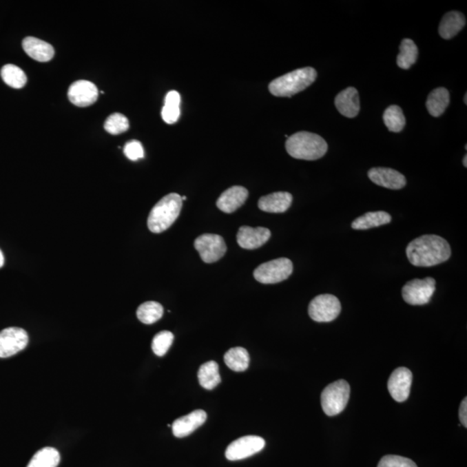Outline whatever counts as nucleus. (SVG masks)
<instances>
[{
	"label": "nucleus",
	"instance_id": "nucleus-1",
	"mask_svg": "<svg viewBox=\"0 0 467 467\" xmlns=\"http://www.w3.org/2000/svg\"><path fill=\"white\" fill-rule=\"evenodd\" d=\"M406 253L412 265L430 267L446 262L451 257L452 250L442 236L424 235L409 242Z\"/></svg>",
	"mask_w": 467,
	"mask_h": 467
},
{
	"label": "nucleus",
	"instance_id": "nucleus-2",
	"mask_svg": "<svg viewBox=\"0 0 467 467\" xmlns=\"http://www.w3.org/2000/svg\"><path fill=\"white\" fill-rule=\"evenodd\" d=\"M286 149L291 157L297 160H317L326 155L328 145L320 135L299 132L287 138Z\"/></svg>",
	"mask_w": 467,
	"mask_h": 467
},
{
	"label": "nucleus",
	"instance_id": "nucleus-3",
	"mask_svg": "<svg viewBox=\"0 0 467 467\" xmlns=\"http://www.w3.org/2000/svg\"><path fill=\"white\" fill-rule=\"evenodd\" d=\"M182 206V198L178 193L165 196L155 205L149 214V230L152 233L160 234L170 228L180 215Z\"/></svg>",
	"mask_w": 467,
	"mask_h": 467
},
{
	"label": "nucleus",
	"instance_id": "nucleus-4",
	"mask_svg": "<svg viewBox=\"0 0 467 467\" xmlns=\"http://www.w3.org/2000/svg\"><path fill=\"white\" fill-rule=\"evenodd\" d=\"M317 71L307 67L276 78L269 84V91L277 97H291L301 92L315 82Z\"/></svg>",
	"mask_w": 467,
	"mask_h": 467
},
{
	"label": "nucleus",
	"instance_id": "nucleus-5",
	"mask_svg": "<svg viewBox=\"0 0 467 467\" xmlns=\"http://www.w3.org/2000/svg\"><path fill=\"white\" fill-rule=\"evenodd\" d=\"M350 384L344 380L333 382L321 394V405L328 416L340 415L344 411L350 399Z\"/></svg>",
	"mask_w": 467,
	"mask_h": 467
},
{
	"label": "nucleus",
	"instance_id": "nucleus-6",
	"mask_svg": "<svg viewBox=\"0 0 467 467\" xmlns=\"http://www.w3.org/2000/svg\"><path fill=\"white\" fill-rule=\"evenodd\" d=\"M293 270V262L289 259L279 258L260 265L253 272V277L260 283L276 284L289 279Z\"/></svg>",
	"mask_w": 467,
	"mask_h": 467
},
{
	"label": "nucleus",
	"instance_id": "nucleus-7",
	"mask_svg": "<svg viewBox=\"0 0 467 467\" xmlns=\"http://www.w3.org/2000/svg\"><path fill=\"white\" fill-rule=\"evenodd\" d=\"M340 313V301L331 294L318 295L311 301L308 307L311 319L319 323L331 322L337 319Z\"/></svg>",
	"mask_w": 467,
	"mask_h": 467
},
{
	"label": "nucleus",
	"instance_id": "nucleus-8",
	"mask_svg": "<svg viewBox=\"0 0 467 467\" xmlns=\"http://www.w3.org/2000/svg\"><path fill=\"white\" fill-rule=\"evenodd\" d=\"M436 289V282L431 277L423 280H409L402 287V295L406 303L412 306H422L431 300Z\"/></svg>",
	"mask_w": 467,
	"mask_h": 467
},
{
	"label": "nucleus",
	"instance_id": "nucleus-9",
	"mask_svg": "<svg viewBox=\"0 0 467 467\" xmlns=\"http://www.w3.org/2000/svg\"><path fill=\"white\" fill-rule=\"evenodd\" d=\"M195 249L205 263L218 262L225 255L227 246L221 236L205 234L195 240Z\"/></svg>",
	"mask_w": 467,
	"mask_h": 467
},
{
	"label": "nucleus",
	"instance_id": "nucleus-10",
	"mask_svg": "<svg viewBox=\"0 0 467 467\" xmlns=\"http://www.w3.org/2000/svg\"><path fill=\"white\" fill-rule=\"evenodd\" d=\"M28 334L22 328L10 327L0 331V357L14 356L27 346Z\"/></svg>",
	"mask_w": 467,
	"mask_h": 467
},
{
	"label": "nucleus",
	"instance_id": "nucleus-11",
	"mask_svg": "<svg viewBox=\"0 0 467 467\" xmlns=\"http://www.w3.org/2000/svg\"><path fill=\"white\" fill-rule=\"evenodd\" d=\"M265 441L260 436L247 435L230 443L225 452L226 458L231 461L249 458L262 451Z\"/></svg>",
	"mask_w": 467,
	"mask_h": 467
},
{
	"label": "nucleus",
	"instance_id": "nucleus-12",
	"mask_svg": "<svg viewBox=\"0 0 467 467\" xmlns=\"http://www.w3.org/2000/svg\"><path fill=\"white\" fill-rule=\"evenodd\" d=\"M413 374L407 368L397 369L391 374L388 382V389L392 398L398 402H404L411 394Z\"/></svg>",
	"mask_w": 467,
	"mask_h": 467
},
{
	"label": "nucleus",
	"instance_id": "nucleus-13",
	"mask_svg": "<svg viewBox=\"0 0 467 467\" xmlns=\"http://www.w3.org/2000/svg\"><path fill=\"white\" fill-rule=\"evenodd\" d=\"M99 91L93 83L80 80L74 83L68 91V97L71 103L77 107H85L93 105L98 99Z\"/></svg>",
	"mask_w": 467,
	"mask_h": 467
},
{
	"label": "nucleus",
	"instance_id": "nucleus-14",
	"mask_svg": "<svg viewBox=\"0 0 467 467\" xmlns=\"http://www.w3.org/2000/svg\"><path fill=\"white\" fill-rule=\"evenodd\" d=\"M271 238V231L263 227L251 228L242 226L239 229L236 239L240 247L245 249H256L263 246Z\"/></svg>",
	"mask_w": 467,
	"mask_h": 467
},
{
	"label": "nucleus",
	"instance_id": "nucleus-15",
	"mask_svg": "<svg viewBox=\"0 0 467 467\" xmlns=\"http://www.w3.org/2000/svg\"><path fill=\"white\" fill-rule=\"evenodd\" d=\"M368 176L374 184L391 189H401L407 184L404 175L391 168H372Z\"/></svg>",
	"mask_w": 467,
	"mask_h": 467
},
{
	"label": "nucleus",
	"instance_id": "nucleus-16",
	"mask_svg": "<svg viewBox=\"0 0 467 467\" xmlns=\"http://www.w3.org/2000/svg\"><path fill=\"white\" fill-rule=\"evenodd\" d=\"M207 419V414L201 409L189 413V415L183 416L176 419L172 423V433L175 437H186L201 426Z\"/></svg>",
	"mask_w": 467,
	"mask_h": 467
},
{
	"label": "nucleus",
	"instance_id": "nucleus-17",
	"mask_svg": "<svg viewBox=\"0 0 467 467\" xmlns=\"http://www.w3.org/2000/svg\"><path fill=\"white\" fill-rule=\"evenodd\" d=\"M249 197V191L242 186L236 185L226 189L220 196L216 206L225 213H233L242 207Z\"/></svg>",
	"mask_w": 467,
	"mask_h": 467
},
{
	"label": "nucleus",
	"instance_id": "nucleus-18",
	"mask_svg": "<svg viewBox=\"0 0 467 467\" xmlns=\"http://www.w3.org/2000/svg\"><path fill=\"white\" fill-rule=\"evenodd\" d=\"M335 106L342 115L347 118L356 117L360 111V100L358 91L349 87L341 91L335 98Z\"/></svg>",
	"mask_w": 467,
	"mask_h": 467
},
{
	"label": "nucleus",
	"instance_id": "nucleus-19",
	"mask_svg": "<svg viewBox=\"0 0 467 467\" xmlns=\"http://www.w3.org/2000/svg\"><path fill=\"white\" fill-rule=\"evenodd\" d=\"M23 49L32 59L41 63L49 62L55 55V50L52 45L33 37H25L23 40Z\"/></svg>",
	"mask_w": 467,
	"mask_h": 467
},
{
	"label": "nucleus",
	"instance_id": "nucleus-20",
	"mask_svg": "<svg viewBox=\"0 0 467 467\" xmlns=\"http://www.w3.org/2000/svg\"><path fill=\"white\" fill-rule=\"evenodd\" d=\"M293 196L289 192L279 191L264 196L260 198L258 207L260 211L269 213H284L290 208Z\"/></svg>",
	"mask_w": 467,
	"mask_h": 467
},
{
	"label": "nucleus",
	"instance_id": "nucleus-21",
	"mask_svg": "<svg viewBox=\"0 0 467 467\" xmlns=\"http://www.w3.org/2000/svg\"><path fill=\"white\" fill-rule=\"evenodd\" d=\"M466 25V18L461 12L453 11L443 17L439 26V35L446 40L453 39Z\"/></svg>",
	"mask_w": 467,
	"mask_h": 467
},
{
	"label": "nucleus",
	"instance_id": "nucleus-22",
	"mask_svg": "<svg viewBox=\"0 0 467 467\" xmlns=\"http://www.w3.org/2000/svg\"><path fill=\"white\" fill-rule=\"evenodd\" d=\"M450 103L449 91L445 87H438L428 94L426 100V110L434 117L441 116Z\"/></svg>",
	"mask_w": 467,
	"mask_h": 467
},
{
	"label": "nucleus",
	"instance_id": "nucleus-23",
	"mask_svg": "<svg viewBox=\"0 0 467 467\" xmlns=\"http://www.w3.org/2000/svg\"><path fill=\"white\" fill-rule=\"evenodd\" d=\"M392 220L391 216L385 211L368 212L360 218H357L353 223L351 227L353 229L364 230L375 227L388 225Z\"/></svg>",
	"mask_w": 467,
	"mask_h": 467
},
{
	"label": "nucleus",
	"instance_id": "nucleus-24",
	"mask_svg": "<svg viewBox=\"0 0 467 467\" xmlns=\"http://www.w3.org/2000/svg\"><path fill=\"white\" fill-rule=\"evenodd\" d=\"M198 377L199 384L203 388L209 389V391L215 388L221 382L218 364L215 361H209L201 365L198 370Z\"/></svg>",
	"mask_w": 467,
	"mask_h": 467
},
{
	"label": "nucleus",
	"instance_id": "nucleus-25",
	"mask_svg": "<svg viewBox=\"0 0 467 467\" xmlns=\"http://www.w3.org/2000/svg\"><path fill=\"white\" fill-rule=\"evenodd\" d=\"M225 363L233 371H245L249 365L248 351L242 347L230 349L225 355Z\"/></svg>",
	"mask_w": 467,
	"mask_h": 467
},
{
	"label": "nucleus",
	"instance_id": "nucleus-26",
	"mask_svg": "<svg viewBox=\"0 0 467 467\" xmlns=\"http://www.w3.org/2000/svg\"><path fill=\"white\" fill-rule=\"evenodd\" d=\"M181 97L177 91H170L165 96V106L162 110V118L167 124L177 123L180 116Z\"/></svg>",
	"mask_w": 467,
	"mask_h": 467
},
{
	"label": "nucleus",
	"instance_id": "nucleus-27",
	"mask_svg": "<svg viewBox=\"0 0 467 467\" xmlns=\"http://www.w3.org/2000/svg\"><path fill=\"white\" fill-rule=\"evenodd\" d=\"M164 308L155 301H147L141 304L137 310V317L141 322L152 324L160 320L163 316Z\"/></svg>",
	"mask_w": 467,
	"mask_h": 467
},
{
	"label": "nucleus",
	"instance_id": "nucleus-28",
	"mask_svg": "<svg viewBox=\"0 0 467 467\" xmlns=\"http://www.w3.org/2000/svg\"><path fill=\"white\" fill-rule=\"evenodd\" d=\"M418 57V48L413 40L405 39L400 45V53L397 56L398 67L402 70H408L416 63Z\"/></svg>",
	"mask_w": 467,
	"mask_h": 467
},
{
	"label": "nucleus",
	"instance_id": "nucleus-29",
	"mask_svg": "<svg viewBox=\"0 0 467 467\" xmlns=\"http://www.w3.org/2000/svg\"><path fill=\"white\" fill-rule=\"evenodd\" d=\"M60 459V453L56 449L45 448L35 453L27 467H57Z\"/></svg>",
	"mask_w": 467,
	"mask_h": 467
},
{
	"label": "nucleus",
	"instance_id": "nucleus-30",
	"mask_svg": "<svg viewBox=\"0 0 467 467\" xmlns=\"http://www.w3.org/2000/svg\"><path fill=\"white\" fill-rule=\"evenodd\" d=\"M3 81L13 89H22L27 83V76L19 67L6 64L1 70Z\"/></svg>",
	"mask_w": 467,
	"mask_h": 467
},
{
	"label": "nucleus",
	"instance_id": "nucleus-31",
	"mask_svg": "<svg viewBox=\"0 0 467 467\" xmlns=\"http://www.w3.org/2000/svg\"><path fill=\"white\" fill-rule=\"evenodd\" d=\"M384 121L388 129L394 133L404 130L406 119L402 108L395 105L389 106L384 114Z\"/></svg>",
	"mask_w": 467,
	"mask_h": 467
},
{
	"label": "nucleus",
	"instance_id": "nucleus-32",
	"mask_svg": "<svg viewBox=\"0 0 467 467\" xmlns=\"http://www.w3.org/2000/svg\"><path fill=\"white\" fill-rule=\"evenodd\" d=\"M108 134L118 135L129 129V121L123 114L115 113L107 118L104 124Z\"/></svg>",
	"mask_w": 467,
	"mask_h": 467
},
{
	"label": "nucleus",
	"instance_id": "nucleus-33",
	"mask_svg": "<svg viewBox=\"0 0 467 467\" xmlns=\"http://www.w3.org/2000/svg\"><path fill=\"white\" fill-rule=\"evenodd\" d=\"M174 335L169 331H162L155 335L152 340V349L158 357H163L174 343Z\"/></svg>",
	"mask_w": 467,
	"mask_h": 467
},
{
	"label": "nucleus",
	"instance_id": "nucleus-34",
	"mask_svg": "<svg viewBox=\"0 0 467 467\" xmlns=\"http://www.w3.org/2000/svg\"><path fill=\"white\" fill-rule=\"evenodd\" d=\"M377 467H418L413 460L398 455H386Z\"/></svg>",
	"mask_w": 467,
	"mask_h": 467
},
{
	"label": "nucleus",
	"instance_id": "nucleus-35",
	"mask_svg": "<svg viewBox=\"0 0 467 467\" xmlns=\"http://www.w3.org/2000/svg\"><path fill=\"white\" fill-rule=\"evenodd\" d=\"M124 154L132 161H137L144 157V148L140 141H128L124 147Z\"/></svg>",
	"mask_w": 467,
	"mask_h": 467
},
{
	"label": "nucleus",
	"instance_id": "nucleus-36",
	"mask_svg": "<svg viewBox=\"0 0 467 467\" xmlns=\"http://www.w3.org/2000/svg\"><path fill=\"white\" fill-rule=\"evenodd\" d=\"M459 419L461 422L462 425L467 428V399L466 397L464 398V400L460 404L459 407Z\"/></svg>",
	"mask_w": 467,
	"mask_h": 467
},
{
	"label": "nucleus",
	"instance_id": "nucleus-37",
	"mask_svg": "<svg viewBox=\"0 0 467 467\" xmlns=\"http://www.w3.org/2000/svg\"><path fill=\"white\" fill-rule=\"evenodd\" d=\"M4 264H5L4 255H3L1 250H0V269H1L3 266H4Z\"/></svg>",
	"mask_w": 467,
	"mask_h": 467
},
{
	"label": "nucleus",
	"instance_id": "nucleus-38",
	"mask_svg": "<svg viewBox=\"0 0 467 467\" xmlns=\"http://www.w3.org/2000/svg\"><path fill=\"white\" fill-rule=\"evenodd\" d=\"M463 165H464V167H467V156L466 155H465V157H464Z\"/></svg>",
	"mask_w": 467,
	"mask_h": 467
},
{
	"label": "nucleus",
	"instance_id": "nucleus-39",
	"mask_svg": "<svg viewBox=\"0 0 467 467\" xmlns=\"http://www.w3.org/2000/svg\"><path fill=\"white\" fill-rule=\"evenodd\" d=\"M465 104H467V94H465Z\"/></svg>",
	"mask_w": 467,
	"mask_h": 467
},
{
	"label": "nucleus",
	"instance_id": "nucleus-40",
	"mask_svg": "<svg viewBox=\"0 0 467 467\" xmlns=\"http://www.w3.org/2000/svg\"><path fill=\"white\" fill-rule=\"evenodd\" d=\"M181 198H182V200H186V197H181Z\"/></svg>",
	"mask_w": 467,
	"mask_h": 467
}]
</instances>
